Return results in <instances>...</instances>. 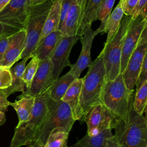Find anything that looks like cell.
I'll return each mask as SVG.
<instances>
[{
	"instance_id": "obj_3",
	"label": "cell",
	"mask_w": 147,
	"mask_h": 147,
	"mask_svg": "<svg viewBox=\"0 0 147 147\" xmlns=\"http://www.w3.org/2000/svg\"><path fill=\"white\" fill-rule=\"evenodd\" d=\"M88 68L87 74L82 78L80 95V106L83 115L101 100L103 88L106 82L102 51Z\"/></svg>"
},
{
	"instance_id": "obj_9",
	"label": "cell",
	"mask_w": 147,
	"mask_h": 147,
	"mask_svg": "<svg viewBox=\"0 0 147 147\" xmlns=\"http://www.w3.org/2000/svg\"><path fill=\"white\" fill-rule=\"evenodd\" d=\"M82 118L87 126V134L89 136L114 129L117 119L100 102L91 107Z\"/></svg>"
},
{
	"instance_id": "obj_18",
	"label": "cell",
	"mask_w": 147,
	"mask_h": 147,
	"mask_svg": "<svg viewBox=\"0 0 147 147\" xmlns=\"http://www.w3.org/2000/svg\"><path fill=\"white\" fill-rule=\"evenodd\" d=\"M82 16L80 6L75 0H71L66 18L60 29L63 36H72L78 34Z\"/></svg>"
},
{
	"instance_id": "obj_29",
	"label": "cell",
	"mask_w": 147,
	"mask_h": 147,
	"mask_svg": "<svg viewBox=\"0 0 147 147\" xmlns=\"http://www.w3.org/2000/svg\"><path fill=\"white\" fill-rule=\"evenodd\" d=\"M38 63L39 60L37 57L33 56L31 57L30 61L25 67L22 79L25 84L26 89L29 88L30 87L32 80L38 68Z\"/></svg>"
},
{
	"instance_id": "obj_11",
	"label": "cell",
	"mask_w": 147,
	"mask_h": 147,
	"mask_svg": "<svg viewBox=\"0 0 147 147\" xmlns=\"http://www.w3.org/2000/svg\"><path fill=\"white\" fill-rule=\"evenodd\" d=\"M53 80V65L49 57L39 61L30 88L22 92L18 98L23 96L35 98L42 95L47 92Z\"/></svg>"
},
{
	"instance_id": "obj_37",
	"label": "cell",
	"mask_w": 147,
	"mask_h": 147,
	"mask_svg": "<svg viewBox=\"0 0 147 147\" xmlns=\"http://www.w3.org/2000/svg\"><path fill=\"white\" fill-rule=\"evenodd\" d=\"M105 147H123L114 135L107 139Z\"/></svg>"
},
{
	"instance_id": "obj_21",
	"label": "cell",
	"mask_w": 147,
	"mask_h": 147,
	"mask_svg": "<svg viewBox=\"0 0 147 147\" xmlns=\"http://www.w3.org/2000/svg\"><path fill=\"white\" fill-rule=\"evenodd\" d=\"M61 1L62 0H55L53 3L45 20L40 40L49 33L59 30Z\"/></svg>"
},
{
	"instance_id": "obj_14",
	"label": "cell",
	"mask_w": 147,
	"mask_h": 147,
	"mask_svg": "<svg viewBox=\"0 0 147 147\" xmlns=\"http://www.w3.org/2000/svg\"><path fill=\"white\" fill-rule=\"evenodd\" d=\"M99 33H100L98 28L93 30L91 25H88L84 29L80 37L82 49L80 55L76 62L70 67L69 72L72 74L76 79L79 78L82 72L91 64V49L94 37Z\"/></svg>"
},
{
	"instance_id": "obj_2",
	"label": "cell",
	"mask_w": 147,
	"mask_h": 147,
	"mask_svg": "<svg viewBox=\"0 0 147 147\" xmlns=\"http://www.w3.org/2000/svg\"><path fill=\"white\" fill-rule=\"evenodd\" d=\"M133 94L134 90L126 87L122 75L119 74L114 79L106 82L100 102L117 118L127 121L133 105Z\"/></svg>"
},
{
	"instance_id": "obj_34",
	"label": "cell",
	"mask_w": 147,
	"mask_h": 147,
	"mask_svg": "<svg viewBox=\"0 0 147 147\" xmlns=\"http://www.w3.org/2000/svg\"><path fill=\"white\" fill-rule=\"evenodd\" d=\"M7 95L2 89H0V112H5L9 106V102L7 99Z\"/></svg>"
},
{
	"instance_id": "obj_31",
	"label": "cell",
	"mask_w": 147,
	"mask_h": 147,
	"mask_svg": "<svg viewBox=\"0 0 147 147\" xmlns=\"http://www.w3.org/2000/svg\"><path fill=\"white\" fill-rule=\"evenodd\" d=\"M147 80V53L145 55L138 75L136 82V90H138L145 81Z\"/></svg>"
},
{
	"instance_id": "obj_4",
	"label": "cell",
	"mask_w": 147,
	"mask_h": 147,
	"mask_svg": "<svg viewBox=\"0 0 147 147\" xmlns=\"http://www.w3.org/2000/svg\"><path fill=\"white\" fill-rule=\"evenodd\" d=\"M114 129V136L123 147H147L146 118L136 113L133 105L127 121L117 118Z\"/></svg>"
},
{
	"instance_id": "obj_12",
	"label": "cell",
	"mask_w": 147,
	"mask_h": 147,
	"mask_svg": "<svg viewBox=\"0 0 147 147\" xmlns=\"http://www.w3.org/2000/svg\"><path fill=\"white\" fill-rule=\"evenodd\" d=\"M81 36L76 34L72 36H63L55 47L51 59L53 65V76L55 80L60 76L63 69L71 67L69 57L74 45L80 39Z\"/></svg>"
},
{
	"instance_id": "obj_23",
	"label": "cell",
	"mask_w": 147,
	"mask_h": 147,
	"mask_svg": "<svg viewBox=\"0 0 147 147\" xmlns=\"http://www.w3.org/2000/svg\"><path fill=\"white\" fill-rule=\"evenodd\" d=\"M103 0H87L86 4L81 17L78 34L82 35L86 26L91 25L95 21L97 11Z\"/></svg>"
},
{
	"instance_id": "obj_25",
	"label": "cell",
	"mask_w": 147,
	"mask_h": 147,
	"mask_svg": "<svg viewBox=\"0 0 147 147\" xmlns=\"http://www.w3.org/2000/svg\"><path fill=\"white\" fill-rule=\"evenodd\" d=\"M123 16L124 14L119 2L114 10L110 13L105 24L103 33H107V36L105 44H107L118 31Z\"/></svg>"
},
{
	"instance_id": "obj_35",
	"label": "cell",
	"mask_w": 147,
	"mask_h": 147,
	"mask_svg": "<svg viewBox=\"0 0 147 147\" xmlns=\"http://www.w3.org/2000/svg\"><path fill=\"white\" fill-rule=\"evenodd\" d=\"M9 37L7 35H3L0 37V61L2 59L7 48Z\"/></svg>"
},
{
	"instance_id": "obj_1",
	"label": "cell",
	"mask_w": 147,
	"mask_h": 147,
	"mask_svg": "<svg viewBox=\"0 0 147 147\" xmlns=\"http://www.w3.org/2000/svg\"><path fill=\"white\" fill-rule=\"evenodd\" d=\"M49 107L46 115L27 147H44L50 135L61 130L69 133L75 120L69 106L62 100L55 102L49 97Z\"/></svg>"
},
{
	"instance_id": "obj_6",
	"label": "cell",
	"mask_w": 147,
	"mask_h": 147,
	"mask_svg": "<svg viewBox=\"0 0 147 147\" xmlns=\"http://www.w3.org/2000/svg\"><path fill=\"white\" fill-rule=\"evenodd\" d=\"M48 101L49 96L47 92L34 98L31 114L26 121L16 127L10 147L26 145L32 139L48 111Z\"/></svg>"
},
{
	"instance_id": "obj_33",
	"label": "cell",
	"mask_w": 147,
	"mask_h": 147,
	"mask_svg": "<svg viewBox=\"0 0 147 147\" xmlns=\"http://www.w3.org/2000/svg\"><path fill=\"white\" fill-rule=\"evenodd\" d=\"M71 0H62L61 10H60V23L59 26V30L61 28L65 18L68 14Z\"/></svg>"
},
{
	"instance_id": "obj_5",
	"label": "cell",
	"mask_w": 147,
	"mask_h": 147,
	"mask_svg": "<svg viewBox=\"0 0 147 147\" xmlns=\"http://www.w3.org/2000/svg\"><path fill=\"white\" fill-rule=\"evenodd\" d=\"M133 20L131 16H123L118 31L102 51L107 81L114 79L120 72L121 59L124 38Z\"/></svg>"
},
{
	"instance_id": "obj_30",
	"label": "cell",
	"mask_w": 147,
	"mask_h": 147,
	"mask_svg": "<svg viewBox=\"0 0 147 147\" xmlns=\"http://www.w3.org/2000/svg\"><path fill=\"white\" fill-rule=\"evenodd\" d=\"M12 83L10 68L0 66V89L9 88Z\"/></svg>"
},
{
	"instance_id": "obj_22",
	"label": "cell",
	"mask_w": 147,
	"mask_h": 147,
	"mask_svg": "<svg viewBox=\"0 0 147 147\" xmlns=\"http://www.w3.org/2000/svg\"><path fill=\"white\" fill-rule=\"evenodd\" d=\"M113 136L111 130L107 129L96 134L89 136L86 134L78 140L72 147H105L107 139Z\"/></svg>"
},
{
	"instance_id": "obj_8",
	"label": "cell",
	"mask_w": 147,
	"mask_h": 147,
	"mask_svg": "<svg viewBox=\"0 0 147 147\" xmlns=\"http://www.w3.org/2000/svg\"><path fill=\"white\" fill-rule=\"evenodd\" d=\"M30 7L28 0H11L0 11V23L11 35L25 29Z\"/></svg>"
},
{
	"instance_id": "obj_20",
	"label": "cell",
	"mask_w": 147,
	"mask_h": 147,
	"mask_svg": "<svg viewBox=\"0 0 147 147\" xmlns=\"http://www.w3.org/2000/svg\"><path fill=\"white\" fill-rule=\"evenodd\" d=\"M29 59V57L24 58L20 63L13 65L10 68L12 76L11 84L9 88L3 90L7 96L16 92L20 91L23 92L25 91L24 87L25 84L22 79V75L26 63Z\"/></svg>"
},
{
	"instance_id": "obj_15",
	"label": "cell",
	"mask_w": 147,
	"mask_h": 147,
	"mask_svg": "<svg viewBox=\"0 0 147 147\" xmlns=\"http://www.w3.org/2000/svg\"><path fill=\"white\" fill-rule=\"evenodd\" d=\"M26 39L25 29L20 30L9 37V43L5 53L0 61L1 67L10 68L20 60V56L24 50Z\"/></svg>"
},
{
	"instance_id": "obj_32",
	"label": "cell",
	"mask_w": 147,
	"mask_h": 147,
	"mask_svg": "<svg viewBox=\"0 0 147 147\" xmlns=\"http://www.w3.org/2000/svg\"><path fill=\"white\" fill-rule=\"evenodd\" d=\"M138 1V0H120L119 3L123 14L127 16H131Z\"/></svg>"
},
{
	"instance_id": "obj_41",
	"label": "cell",
	"mask_w": 147,
	"mask_h": 147,
	"mask_svg": "<svg viewBox=\"0 0 147 147\" xmlns=\"http://www.w3.org/2000/svg\"><path fill=\"white\" fill-rule=\"evenodd\" d=\"M6 122V117L5 112H0V126L4 124Z\"/></svg>"
},
{
	"instance_id": "obj_36",
	"label": "cell",
	"mask_w": 147,
	"mask_h": 147,
	"mask_svg": "<svg viewBox=\"0 0 147 147\" xmlns=\"http://www.w3.org/2000/svg\"><path fill=\"white\" fill-rule=\"evenodd\" d=\"M147 0H138L137 5H136L134 9H133L131 18L132 20H135L140 14V12L142 8L146 5Z\"/></svg>"
},
{
	"instance_id": "obj_17",
	"label": "cell",
	"mask_w": 147,
	"mask_h": 147,
	"mask_svg": "<svg viewBox=\"0 0 147 147\" xmlns=\"http://www.w3.org/2000/svg\"><path fill=\"white\" fill-rule=\"evenodd\" d=\"M82 84V78L76 79L70 85L61 100L70 107L75 121L80 120L83 115L80 106V95Z\"/></svg>"
},
{
	"instance_id": "obj_19",
	"label": "cell",
	"mask_w": 147,
	"mask_h": 147,
	"mask_svg": "<svg viewBox=\"0 0 147 147\" xmlns=\"http://www.w3.org/2000/svg\"><path fill=\"white\" fill-rule=\"evenodd\" d=\"M76 79L69 71L61 77L54 80L47 92L52 100L57 102L61 100L65 92Z\"/></svg>"
},
{
	"instance_id": "obj_28",
	"label": "cell",
	"mask_w": 147,
	"mask_h": 147,
	"mask_svg": "<svg viewBox=\"0 0 147 147\" xmlns=\"http://www.w3.org/2000/svg\"><path fill=\"white\" fill-rule=\"evenodd\" d=\"M69 133L61 130L53 132L49 137L46 147H68L67 146V140Z\"/></svg>"
},
{
	"instance_id": "obj_45",
	"label": "cell",
	"mask_w": 147,
	"mask_h": 147,
	"mask_svg": "<svg viewBox=\"0 0 147 147\" xmlns=\"http://www.w3.org/2000/svg\"><path fill=\"white\" fill-rule=\"evenodd\" d=\"M71 147H72V146H71Z\"/></svg>"
},
{
	"instance_id": "obj_10",
	"label": "cell",
	"mask_w": 147,
	"mask_h": 147,
	"mask_svg": "<svg viewBox=\"0 0 147 147\" xmlns=\"http://www.w3.org/2000/svg\"><path fill=\"white\" fill-rule=\"evenodd\" d=\"M147 27L142 30L137 47L130 55L122 73L126 87L134 90L144 58L147 53Z\"/></svg>"
},
{
	"instance_id": "obj_27",
	"label": "cell",
	"mask_w": 147,
	"mask_h": 147,
	"mask_svg": "<svg viewBox=\"0 0 147 147\" xmlns=\"http://www.w3.org/2000/svg\"><path fill=\"white\" fill-rule=\"evenodd\" d=\"M115 0H103L98 11L95 21H100V25L98 28L100 33H103L105 24L111 12Z\"/></svg>"
},
{
	"instance_id": "obj_13",
	"label": "cell",
	"mask_w": 147,
	"mask_h": 147,
	"mask_svg": "<svg viewBox=\"0 0 147 147\" xmlns=\"http://www.w3.org/2000/svg\"><path fill=\"white\" fill-rule=\"evenodd\" d=\"M146 18L139 15L134 20L128 29L122 46L120 72L122 74L124 71L128 60L137 47L140 35L145 28L146 27Z\"/></svg>"
},
{
	"instance_id": "obj_42",
	"label": "cell",
	"mask_w": 147,
	"mask_h": 147,
	"mask_svg": "<svg viewBox=\"0 0 147 147\" xmlns=\"http://www.w3.org/2000/svg\"><path fill=\"white\" fill-rule=\"evenodd\" d=\"M11 0H0V11Z\"/></svg>"
},
{
	"instance_id": "obj_16",
	"label": "cell",
	"mask_w": 147,
	"mask_h": 147,
	"mask_svg": "<svg viewBox=\"0 0 147 147\" xmlns=\"http://www.w3.org/2000/svg\"><path fill=\"white\" fill-rule=\"evenodd\" d=\"M63 37V33L60 30H54L47 34L39 40L32 53V57H37L39 61L51 57L55 47Z\"/></svg>"
},
{
	"instance_id": "obj_38",
	"label": "cell",
	"mask_w": 147,
	"mask_h": 147,
	"mask_svg": "<svg viewBox=\"0 0 147 147\" xmlns=\"http://www.w3.org/2000/svg\"><path fill=\"white\" fill-rule=\"evenodd\" d=\"M3 35H7L8 36H11V34L9 32V31L6 29V28L0 23V37Z\"/></svg>"
},
{
	"instance_id": "obj_44",
	"label": "cell",
	"mask_w": 147,
	"mask_h": 147,
	"mask_svg": "<svg viewBox=\"0 0 147 147\" xmlns=\"http://www.w3.org/2000/svg\"><path fill=\"white\" fill-rule=\"evenodd\" d=\"M86 2H87V0H86Z\"/></svg>"
},
{
	"instance_id": "obj_7",
	"label": "cell",
	"mask_w": 147,
	"mask_h": 147,
	"mask_svg": "<svg viewBox=\"0 0 147 147\" xmlns=\"http://www.w3.org/2000/svg\"><path fill=\"white\" fill-rule=\"evenodd\" d=\"M55 0H45L36 6H31L25 26L26 39L20 59L31 58L42 31L48 12Z\"/></svg>"
},
{
	"instance_id": "obj_24",
	"label": "cell",
	"mask_w": 147,
	"mask_h": 147,
	"mask_svg": "<svg viewBox=\"0 0 147 147\" xmlns=\"http://www.w3.org/2000/svg\"><path fill=\"white\" fill-rule=\"evenodd\" d=\"M18 99L19 100H16L14 102H9V106H11L17 114L18 117L17 125L29 118L34 104V98L33 97L23 96Z\"/></svg>"
},
{
	"instance_id": "obj_43",
	"label": "cell",
	"mask_w": 147,
	"mask_h": 147,
	"mask_svg": "<svg viewBox=\"0 0 147 147\" xmlns=\"http://www.w3.org/2000/svg\"><path fill=\"white\" fill-rule=\"evenodd\" d=\"M44 147H46V146H44Z\"/></svg>"
},
{
	"instance_id": "obj_39",
	"label": "cell",
	"mask_w": 147,
	"mask_h": 147,
	"mask_svg": "<svg viewBox=\"0 0 147 147\" xmlns=\"http://www.w3.org/2000/svg\"><path fill=\"white\" fill-rule=\"evenodd\" d=\"M77 3L80 6V8H81V10H82V15L83 14V10L84 9V7H85V6H86V0H75ZM82 17V16H81ZM81 20V18H80Z\"/></svg>"
},
{
	"instance_id": "obj_40",
	"label": "cell",
	"mask_w": 147,
	"mask_h": 147,
	"mask_svg": "<svg viewBox=\"0 0 147 147\" xmlns=\"http://www.w3.org/2000/svg\"><path fill=\"white\" fill-rule=\"evenodd\" d=\"M29 4L31 6H34L42 3L45 0H28Z\"/></svg>"
},
{
	"instance_id": "obj_26",
	"label": "cell",
	"mask_w": 147,
	"mask_h": 147,
	"mask_svg": "<svg viewBox=\"0 0 147 147\" xmlns=\"http://www.w3.org/2000/svg\"><path fill=\"white\" fill-rule=\"evenodd\" d=\"M147 103V80L136 90L133 97V108L138 114L142 115L146 110Z\"/></svg>"
}]
</instances>
